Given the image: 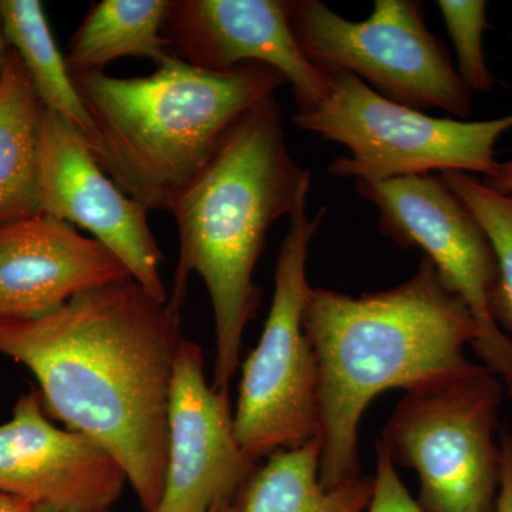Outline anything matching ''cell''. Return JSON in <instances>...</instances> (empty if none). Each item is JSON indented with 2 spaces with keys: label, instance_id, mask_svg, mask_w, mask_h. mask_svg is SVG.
I'll list each match as a JSON object with an SVG mask.
<instances>
[{
  "label": "cell",
  "instance_id": "obj_15",
  "mask_svg": "<svg viewBox=\"0 0 512 512\" xmlns=\"http://www.w3.org/2000/svg\"><path fill=\"white\" fill-rule=\"evenodd\" d=\"M320 440L276 451L241 485L229 512H365L375 481L350 478L338 487H322L319 480Z\"/></svg>",
  "mask_w": 512,
  "mask_h": 512
},
{
  "label": "cell",
  "instance_id": "obj_9",
  "mask_svg": "<svg viewBox=\"0 0 512 512\" xmlns=\"http://www.w3.org/2000/svg\"><path fill=\"white\" fill-rule=\"evenodd\" d=\"M356 190L379 210L383 234L399 247L420 248L448 288L463 299L477 326L473 349L512 397V338L493 315L497 259L466 204L433 174L356 181Z\"/></svg>",
  "mask_w": 512,
  "mask_h": 512
},
{
  "label": "cell",
  "instance_id": "obj_1",
  "mask_svg": "<svg viewBox=\"0 0 512 512\" xmlns=\"http://www.w3.org/2000/svg\"><path fill=\"white\" fill-rule=\"evenodd\" d=\"M181 313L133 278L89 289L35 319L0 320V355L28 367L43 406L116 458L157 512Z\"/></svg>",
  "mask_w": 512,
  "mask_h": 512
},
{
  "label": "cell",
  "instance_id": "obj_25",
  "mask_svg": "<svg viewBox=\"0 0 512 512\" xmlns=\"http://www.w3.org/2000/svg\"><path fill=\"white\" fill-rule=\"evenodd\" d=\"M8 49V43H6L5 36H3L2 20H0V66H2L3 59H5Z\"/></svg>",
  "mask_w": 512,
  "mask_h": 512
},
{
  "label": "cell",
  "instance_id": "obj_13",
  "mask_svg": "<svg viewBox=\"0 0 512 512\" xmlns=\"http://www.w3.org/2000/svg\"><path fill=\"white\" fill-rule=\"evenodd\" d=\"M164 36L171 53L211 72L245 63L275 67L291 84L298 111L326 93V70L303 56L288 0H171Z\"/></svg>",
  "mask_w": 512,
  "mask_h": 512
},
{
  "label": "cell",
  "instance_id": "obj_10",
  "mask_svg": "<svg viewBox=\"0 0 512 512\" xmlns=\"http://www.w3.org/2000/svg\"><path fill=\"white\" fill-rule=\"evenodd\" d=\"M40 211L79 225L109 248L150 295L168 302L161 254L147 210L104 173L76 128L43 107L40 114Z\"/></svg>",
  "mask_w": 512,
  "mask_h": 512
},
{
  "label": "cell",
  "instance_id": "obj_19",
  "mask_svg": "<svg viewBox=\"0 0 512 512\" xmlns=\"http://www.w3.org/2000/svg\"><path fill=\"white\" fill-rule=\"evenodd\" d=\"M439 175L466 204L493 247L498 265L493 315L497 325L512 338V194H501L476 175L463 171H443Z\"/></svg>",
  "mask_w": 512,
  "mask_h": 512
},
{
  "label": "cell",
  "instance_id": "obj_7",
  "mask_svg": "<svg viewBox=\"0 0 512 512\" xmlns=\"http://www.w3.org/2000/svg\"><path fill=\"white\" fill-rule=\"evenodd\" d=\"M308 198L289 217L275 269V291L258 346L242 366L235 436L249 460L319 439V370L303 330L309 248L325 217L311 218Z\"/></svg>",
  "mask_w": 512,
  "mask_h": 512
},
{
  "label": "cell",
  "instance_id": "obj_2",
  "mask_svg": "<svg viewBox=\"0 0 512 512\" xmlns=\"http://www.w3.org/2000/svg\"><path fill=\"white\" fill-rule=\"evenodd\" d=\"M303 330L319 370V480L338 487L362 476L357 430L369 404L390 389L404 392L464 375L477 326L426 256L403 284L353 298L311 288Z\"/></svg>",
  "mask_w": 512,
  "mask_h": 512
},
{
  "label": "cell",
  "instance_id": "obj_12",
  "mask_svg": "<svg viewBox=\"0 0 512 512\" xmlns=\"http://www.w3.org/2000/svg\"><path fill=\"white\" fill-rule=\"evenodd\" d=\"M39 390L0 424V493L55 512L110 510L128 483L116 458L89 437L50 423Z\"/></svg>",
  "mask_w": 512,
  "mask_h": 512
},
{
  "label": "cell",
  "instance_id": "obj_20",
  "mask_svg": "<svg viewBox=\"0 0 512 512\" xmlns=\"http://www.w3.org/2000/svg\"><path fill=\"white\" fill-rule=\"evenodd\" d=\"M457 55V72L471 92L493 90L494 76L484 56V32L490 29L484 0L437 2Z\"/></svg>",
  "mask_w": 512,
  "mask_h": 512
},
{
  "label": "cell",
  "instance_id": "obj_8",
  "mask_svg": "<svg viewBox=\"0 0 512 512\" xmlns=\"http://www.w3.org/2000/svg\"><path fill=\"white\" fill-rule=\"evenodd\" d=\"M288 9L293 37L315 66L355 74L394 103L470 119L473 92L427 29L423 3L376 0L363 22L342 18L320 0H288Z\"/></svg>",
  "mask_w": 512,
  "mask_h": 512
},
{
  "label": "cell",
  "instance_id": "obj_24",
  "mask_svg": "<svg viewBox=\"0 0 512 512\" xmlns=\"http://www.w3.org/2000/svg\"><path fill=\"white\" fill-rule=\"evenodd\" d=\"M0 512H55L43 505L32 503L25 498L0 493Z\"/></svg>",
  "mask_w": 512,
  "mask_h": 512
},
{
  "label": "cell",
  "instance_id": "obj_6",
  "mask_svg": "<svg viewBox=\"0 0 512 512\" xmlns=\"http://www.w3.org/2000/svg\"><path fill=\"white\" fill-rule=\"evenodd\" d=\"M504 384L487 367L404 394L379 446L394 466L413 468L424 512H495Z\"/></svg>",
  "mask_w": 512,
  "mask_h": 512
},
{
  "label": "cell",
  "instance_id": "obj_21",
  "mask_svg": "<svg viewBox=\"0 0 512 512\" xmlns=\"http://www.w3.org/2000/svg\"><path fill=\"white\" fill-rule=\"evenodd\" d=\"M375 488L369 512H424L416 500L410 497L402 480L397 476L396 466L382 447L377 444Z\"/></svg>",
  "mask_w": 512,
  "mask_h": 512
},
{
  "label": "cell",
  "instance_id": "obj_3",
  "mask_svg": "<svg viewBox=\"0 0 512 512\" xmlns=\"http://www.w3.org/2000/svg\"><path fill=\"white\" fill-rule=\"evenodd\" d=\"M311 190V171L286 146L281 107L274 97L256 104L222 138L207 167L171 207L180 255L168 306L181 313L188 279L200 275L215 320L212 387L229 393L242 336L258 308L254 271L266 235L296 210Z\"/></svg>",
  "mask_w": 512,
  "mask_h": 512
},
{
  "label": "cell",
  "instance_id": "obj_14",
  "mask_svg": "<svg viewBox=\"0 0 512 512\" xmlns=\"http://www.w3.org/2000/svg\"><path fill=\"white\" fill-rule=\"evenodd\" d=\"M128 278L109 248L72 224L45 214L0 224V320L40 318L79 293Z\"/></svg>",
  "mask_w": 512,
  "mask_h": 512
},
{
  "label": "cell",
  "instance_id": "obj_26",
  "mask_svg": "<svg viewBox=\"0 0 512 512\" xmlns=\"http://www.w3.org/2000/svg\"><path fill=\"white\" fill-rule=\"evenodd\" d=\"M229 505H231V501H220L211 508L210 512H229Z\"/></svg>",
  "mask_w": 512,
  "mask_h": 512
},
{
  "label": "cell",
  "instance_id": "obj_5",
  "mask_svg": "<svg viewBox=\"0 0 512 512\" xmlns=\"http://www.w3.org/2000/svg\"><path fill=\"white\" fill-rule=\"evenodd\" d=\"M326 70V93L293 124L348 147L329 173L382 183L433 171L491 177L498 140L512 130V113L491 120L437 119L380 96L355 74Z\"/></svg>",
  "mask_w": 512,
  "mask_h": 512
},
{
  "label": "cell",
  "instance_id": "obj_27",
  "mask_svg": "<svg viewBox=\"0 0 512 512\" xmlns=\"http://www.w3.org/2000/svg\"><path fill=\"white\" fill-rule=\"evenodd\" d=\"M103 512H111L110 510H107V511H103Z\"/></svg>",
  "mask_w": 512,
  "mask_h": 512
},
{
  "label": "cell",
  "instance_id": "obj_4",
  "mask_svg": "<svg viewBox=\"0 0 512 512\" xmlns=\"http://www.w3.org/2000/svg\"><path fill=\"white\" fill-rule=\"evenodd\" d=\"M99 134L92 151L121 191L147 211L170 212L207 167L229 128L289 84L275 67L211 72L171 55L143 77H73Z\"/></svg>",
  "mask_w": 512,
  "mask_h": 512
},
{
  "label": "cell",
  "instance_id": "obj_22",
  "mask_svg": "<svg viewBox=\"0 0 512 512\" xmlns=\"http://www.w3.org/2000/svg\"><path fill=\"white\" fill-rule=\"evenodd\" d=\"M500 487L495 512H512V431L500 434Z\"/></svg>",
  "mask_w": 512,
  "mask_h": 512
},
{
  "label": "cell",
  "instance_id": "obj_17",
  "mask_svg": "<svg viewBox=\"0 0 512 512\" xmlns=\"http://www.w3.org/2000/svg\"><path fill=\"white\" fill-rule=\"evenodd\" d=\"M171 0H101L87 13L67 49L72 76L103 73L120 57H148L160 64L171 53L164 36Z\"/></svg>",
  "mask_w": 512,
  "mask_h": 512
},
{
  "label": "cell",
  "instance_id": "obj_16",
  "mask_svg": "<svg viewBox=\"0 0 512 512\" xmlns=\"http://www.w3.org/2000/svg\"><path fill=\"white\" fill-rule=\"evenodd\" d=\"M43 104L18 53L0 66V224L40 211V114Z\"/></svg>",
  "mask_w": 512,
  "mask_h": 512
},
{
  "label": "cell",
  "instance_id": "obj_18",
  "mask_svg": "<svg viewBox=\"0 0 512 512\" xmlns=\"http://www.w3.org/2000/svg\"><path fill=\"white\" fill-rule=\"evenodd\" d=\"M0 20L6 43L22 60L40 103L69 121L90 151L96 150L99 134L53 39L42 3L0 0Z\"/></svg>",
  "mask_w": 512,
  "mask_h": 512
},
{
  "label": "cell",
  "instance_id": "obj_23",
  "mask_svg": "<svg viewBox=\"0 0 512 512\" xmlns=\"http://www.w3.org/2000/svg\"><path fill=\"white\" fill-rule=\"evenodd\" d=\"M483 183L501 194H512V160L500 163L495 174L483 178Z\"/></svg>",
  "mask_w": 512,
  "mask_h": 512
},
{
  "label": "cell",
  "instance_id": "obj_11",
  "mask_svg": "<svg viewBox=\"0 0 512 512\" xmlns=\"http://www.w3.org/2000/svg\"><path fill=\"white\" fill-rule=\"evenodd\" d=\"M256 467L239 447L229 393L207 383L200 346L184 339L174 363L167 471L157 512H210L220 501H232Z\"/></svg>",
  "mask_w": 512,
  "mask_h": 512
}]
</instances>
